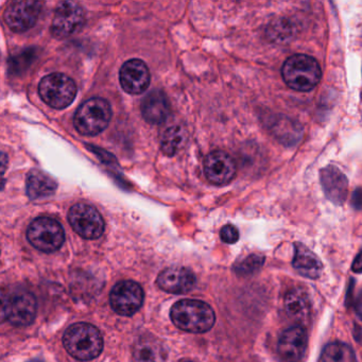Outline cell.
<instances>
[{"label": "cell", "mask_w": 362, "mask_h": 362, "mask_svg": "<svg viewBox=\"0 0 362 362\" xmlns=\"http://www.w3.org/2000/svg\"><path fill=\"white\" fill-rule=\"evenodd\" d=\"M170 317L180 329L192 334L209 332L216 320L213 308L199 300H182L175 303L171 308Z\"/></svg>", "instance_id": "6da1fadb"}, {"label": "cell", "mask_w": 362, "mask_h": 362, "mask_svg": "<svg viewBox=\"0 0 362 362\" xmlns=\"http://www.w3.org/2000/svg\"><path fill=\"white\" fill-rule=\"evenodd\" d=\"M63 344L69 355L80 361H88L98 357L103 351V334L92 324H74L65 332Z\"/></svg>", "instance_id": "7a4b0ae2"}, {"label": "cell", "mask_w": 362, "mask_h": 362, "mask_svg": "<svg viewBox=\"0 0 362 362\" xmlns=\"http://www.w3.org/2000/svg\"><path fill=\"white\" fill-rule=\"evenodd\" d=\"M281 75L292 90L310 92L319 84L322 71L319 63L313 57L294 54L284 63Z\"/></svg>", "instance_id": "3957f363"}, {"label": "cell", "mask_w": 362, "mask_h": 362, "mask_svg": "<svg viewBox=\"0 0 362 362\" xmlns=\"http://www.w3.org/2000/svg\"><path fill=\"white\" fill-rule=\"evenodd\" d=\"M112 109L103 98H92L80 105L74 118L76 130L86 136L100 134L110 124Z\"/></svg>", "instance_id": "277c9868"}, {"label": "cell", "mask_w": 362, "mask_h": 362, "mask_svg": "<svg viewBox=\"0 0 362 362\" xmlns=\"http://www.w3.org/2000/svg\"><path fill=\"white\" fill-rule=\"evenodd\" d=\"M39 93L46 105L52 109L62 110L71 105L77 96L76 82L64 74L46 76L40 82Z\"/></svg>", "instance_id": "5b68a950"}, {"label": "cell", "mask_w": 362, "mask_h": 362, "mask_svg": "<svg viewBox=\"0 0 362 362\" xmlns=\"http://www.w3.org/2000/svg\"><path fill=\"white\" fill-rule=\"evenodd\" d=\"M27 238L39 251L52 253L62 247L65 233L62 226L54 218L39 217L29 226Z\"/></svg>", "instance_id": "8992f818"}, {"label": "cell", "mask_w": 362, "mask_h": 362, "mask_svg": "<svg viewBox=\"0 0 362 362\" xmlns=\"http://www.w3.org/2000/svg\"><path fill=\"white\" fill-rule=\"evenodd\" d=\"M69 221L77 234L88 240L99 238L105 232L103 216L92 205L84 203L73 205L69 209Z\"/></svg>", "instance_id": "52a82bcc"}, {"label": "cell", "mask_w": 362, "mask_h": 362, "mask_svg": "<svg viewBox=\"0 0 362 362\" xmlns=\"http://www.w3.org/2000/svg\"><path fill=\"white\" fill-rule=\"evenodd\" d=\"M143 288L133 281H122L116 284L110 293L111 307L118 315L130 317L143 306Z\"/></svg>", "instance_id": "ba28073f"}, {"label": "cell", "mask_w": 362, "mask_h": 362, "mask_svg": "<svg viewBox=\"0 0 362 362\" xmlns=\"http://www.w3.org/2000/svg\"><path fill=\"white\" fill-rule=\"evenodd\" d=\"M84 22L86 16L83 9L77 4L64 1L57 7L50 31L56 39H65L78 33Z\"/></svg>", "instance_id": "9c48e42d"}, {"label": "cell", "mask_w": 362, "mask_h": 362, "mask_svg": "<svg viewBox=\"0 0 362 362\" xmlns=\"http://www.w3.org/2000/svg\"><path fill=\"white\" fill-rule=\"evenodd\" d=\"M37 300L29 292L12 294L4 303V317L14 326H28L37 315Z\"/></svg>", "instance_id": "30bf717a"}, {"label": "cell", "mask_w": 362, "mask_h": 362, "mask_svg": "<svg viewBox=\"0 0 362 362\" xmlns=\"http://www.w3.org/2000/svg\"><path fill=\"white\" fill-rule=\"evenodd\" d=\"M41 11L42 4L39 1H16L8 6L4 18L13 33H22L37 24Z\"/></svg>", "instance_id": "8fae6325"}, {"label": "cell", "mask_w": 362, "mask_h": 362, "mask_svg": "<svg viewBox=\"0 0 362 362\" xmlns=\"http://www.w3.org/2000/svg\"><path fill=\"white\" fill-rule=\"evenodd\" d=\"M203 168L206 179L217 186L230 183L237 173L236 164L232 156L220 150L211 152L205 156Z\"/></svg>", "instance_id": "7c38bea8"}, {"label": "cell", "mask_w": 362, "mask_h": 362, "mask_svg": "<svg viewBox=\"0 0 362 362\" xmlns=\"http://www.w3.org/2000/svg\"><path fill=\"white\" fill-rule=\"evenodd\" d=\"M119 80L124 92L131 95H139L149 88L151 76L145 62L139 59H132L122 65Z\"/></svg>", "instance_id": "4fadbf2b"}, {"label": "cell", "mask_w": 362, "mask_h": 362, "mask_svg": "<svg viewBox=\"0 0 362 362\" xmlns=\"http://www.w3.org/2000/svg\"><path fill=\"white\" fill-rule=\"evenodd\" d=\"M308 336L303 326H293L281 334L277 351L284 362H298L306 351Z\"/></svg>", "instance_id": "5bb4252c"}, {"label": "cell", "mask_w": 362, "mask_h": 362, "mask_svg": "<svg viewBox=\"0 0 362 362\" xmlns=\"http://www.w3.org/2000/svg\"><path fill=\"white\" fill-rule=\"evenodd\" d=\"M158 285L160 289L169 293H187L196 285V275L189 269L171 267L160 273Z\"/></svg>", "instance_id": "9a60e30c"}, {"label": "cell", "mask_w": 362, "mask_h": 362, "mask_svg": "<svg viewBox=\"0 0 362 362\" xmlns=\"http://www.w3.org/2000/svg\"><path fill=\"white\" fill-rule=\"evenodd\" d=\"M320 180L328 200L334 204H342L349 192V182L344 173L337 167L327 166L320 173Z\"/></svg>", "instance_id": "2e32d148"}, {"label": "cell", "mask_w": 362, "mask_h": 362, "mask_svg": "<svg viewBox=\"0 0 362 362\" xmlns=\"http://www.w3.org/2000/svg\"><path fill=\"white\" fill-rule=\"evenodd\" d=\"M133 356L137 362H165L168 351L160 339L143 336L135 342Z\"/></svg>", "instance_id": "e0dca14e"}, {"label": "cell", "mask_w": 362, "mask_h": 362, "mask_svg": "<svg viewBox=\"0 0 362 362\" xmlns=\"http://www.w3.org/2000/svg\"><path fill=\"white\" fill-rule=\"evenodd\" d=\"M169 103L166 95L160 90H152L145 97L141 103V114L144 119L151 124H160L169 115Z\"/></svg>", "instance_id": "ac0fdd59"}, {"label": "cell", "mask_w": 362, "mask_h": 362, "mask_svg": "<svg viewBox=\"0 0 362 362\" xmlns=\"http://www.w3.org/2000/svg\"><path fill=\"white\" fill-rule=\"evenodd\" d=\"M294 247H296V254H294L292 264L296 272L302 276L311 279L320 277L323 270V264L319 257L302 243H296Z\"/></svg>", "instance_id": "d6986e66"}, {"label": "cell", "mask_w": 362, "mask_h": 362, "mask_svg": "<svg viewBox=\"0 0 362 362\" xmlns=\"http://www.w3.org/2000/svg\"><path fill=\"white\" fill-rule=\"evenodd\" d=\"M284 306L288 317L298 323L306 322L310 315V300L308 294L300 288L288 291Z\"/></svg>", "instance_id": "ffe728a7"}, {"label": "cell", "mask_w": 362, "mask_h": 362, "mask_svg": "<svg viewBox=\"0 0 362 362\" xmlns=\"http://www.w3.org/2000/svg\"><path fill=\"white\" fill-rule=\"evenodd\" d=\"M57 188H58V184L54 179L43 171L31 170L27 175V194L33 200L52 196L56 192Z\"/></svg>", "instance_id": "44dd1931"}, {"label": "cell", "mask_w": 362, "mask_h": 362, "mask_svg": "<svg viewBox=\"0 0 362 362\" xmlns=\"http://www.w3.org/2000/svg\"><path fill=\"white\" fill-rule=\"evenodd\" d=\"M186 139H187V134L183 128L179 126L171 127L163 134L160 149L166 156H175L183 148Z\"/></svg>", "instance_id": "7402d4cb"}, {"label": "cell", "mask_w": 362, "mask_h": 362, "mask_svg": "<svg viewBox=\"0 0 362 362\" xmlns=\"http://www.w3.org/2000/svg\"><path fill=\"white\" fill-rule=\"evenodd\" d=\"M321 362H357L355 353L349 345L332 342L324 347Z\"/></svg>", "instance_id": "603a6c76"}, {"label": "cell", "mask_w": 362, "mask_h": 362, "mask_svg": "<svg viewBox=\"0 0 362 362\" xmlns=\"http://www.w3.org/2000/svg\"><path fill=\"white\" fill-rule=\"evenodd\" d=\"M262 264H264V257L259 255H251L245 258V259L237 267V271H238L240 274H253L254 272L259 270Z\"/></svg>", "instance_id": "cb8c5ba5"}, {"label": "cell", "mask_w": 362, "mask_h": 362, "mask_svg": "<svg viewBox=\"0 0 362 362\" xmlns=\"http://www.w3.org/2000/svg\"><path fill=\"white\" fill-rule=\"evenodd\" d=\"M220 238L223 243H228V245H233V243H237L239 239V232L237 230L236 226H232V224H228L224 226L223 228L220 230Z\"/></svg>", "instance_id": "d4e9b609"}, {"label": "cell", "mask_w": 362, "mask_h": 362, "mask_svg": "<svg viewBox=\"0 0 362 362\" xmlns=\"http://www.w3.org/2000/svg\"><path fill=\"white\" fill-rule=\"evenodd\" d=\"M351 205L356 209H362V188H357L351 197Z\"/></svg>", "instance_id": "484cf974"}, {"label": "cell", "mask_w": 362, "mask_h": 362, "mask_svg": "<svg viewBox=\"0 0 362 362\" xmlns=\"http://www.w3.org/2000/svg\"><path fill=\"white\" fill-rule=\"evenodd\" d=\"M351 270L356 273H362V251L356 256L353 266H351Z\"/></svg>", "instance_id": "4316f807"}, {"label": "cell", "mask_w": 362, "mask_h": 362, "mask_svg": "<svg viewBox=\"0 0 362 362\" xmlns=\"http://www.w3.org/2000/svg\"><path fill=\"white\" fill-rule=\"evenodd\" d=\"M355 309L358 315L362 317V291L360 292L359 296H358L357 300H356Z\"/></svg>", "instance_id": "83f0119b"}, {"label": "cell", "mask_w": 362, "mask_h": 362, "mask_svg": "<svg viewBox=\"0 0 362 362\" xmlns=\"http://www.w3.org/2000/svg\"><path fill=\"white\" fill-rule=\"evenodd\" d=\"M180 362H194V361H192V360H189V359H183V360H181V361Z\"/></svg>", "instance_id": "f1b7e54d"}, {"label": "cell", "mask_w": 362, "mask_h": 362, "mask_svg": "<svg viewBox=\"0 0 362 362\" xmlns=\"http://www.w3.org/2000/svg\"><path fill=\"white\" fill-rule=\"evenodd\" d=\"M29 362H43V361H40V360H33V361H29Z\"/></svg>", "instance_id": "f546056e"}]
</instances>
